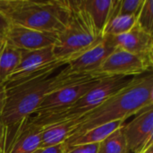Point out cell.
Wrapping results in <instances>:
<instances>
[{"mask_svg":"<svg viewBox=\"0 0 153 153\" xmlns=\"http://www.w3.org/2000/svg\"><path fill=\"white\" fill-rule=\"evenodd\" d=\"M150 106H153L152 72L135 76L126 87L99 107L81 116L80 124L68 138L101 125L126 121Z\"/></svg>","mask_w":153,"mask_h":153,"instance_id":"cell-1","label":"cell"},{"mask_svg":"<svg viewBox=\"0 0 153 153\" xmlns=\"http://www.w3.org/2000/svg\"><path fill=\"white\" fill-rule=\"evenodd\" d=\"M65 66L51 76L38 78L6 89L5 106L0 116L6 128H11L35 114L45 97L50 92L70 82L86 76L70 74L65 70Z\"/></svg>","mask_w":153,"mask_h":153,"instance_id":"cell-2","label":"cell"},{"mask_svg":"<svg viewBox=\"0 0 153 153\" xmlns=\"http://www.w3.org/2000/svg\"><path fill=\"white\" fill-rule=\"evenodd\" d=\"M71 13L69 0H0V13L11 24L60 33Z\"/></svg>","mask_w":153,"mask_h":153,"instance_id":"cell-3","label":"cell"},{"mask_svg":"<svg viewBox=\"0 0 153 153\" xmlns=\"http://www.w3.org/2000/svg\"><path fill=\"white\" fill-rule=\"evenodd\" d=\"M69 2L71 13L68 22L63 30L58 33L53 46L56 58L68 63L103 39V34L96 29L89 13L80 5L79 1Z\"/></svg>","mask_w":153,"mask_h":153,"instance_id":"cell-4","label":"cell"},{"mask_svg":"<svg viewBox=\"0 0 153 153\" xmlns=\"http://www.w3.org/2000/svg\"><path fill=\"white\" fill-rule=\"evenodd\" d=\"M67 64L65 60L56 58L53 46L36 50H22L17 68L4 83L5 89L38 78L51 76Z\"/></svg>","mask_w":153,"mask_h":153,"instance_id":"cell-5","label":"cell"},{"mask_svg":"<svg viewBox=\"0 0 153 153\" xmlns=\"http://www.w3.org/2000/svg\"><path fill=\"white\" fill-rule=\"evenodd\" d=\"M103 76L100 74H89L59 87L45 97L35 114H50L71 108Z\"/></svg>","mask_w":153,"mask_h":153,"instance_id":"cell-6","label":"cell"},{"mask_svg":"<svg viewBox=\"0 0 153 153\" xmlns=\"http://www.w3.org/2000/svg\"><path fill=\"white\" fill-rule=\"evenodd\" d=\"M135 76L105 75L74 105L65 109L69 117H80L99 107L131 83Z\"/></svg>","mask_w":153,"mask_h":153,"instance_id":"cell-7","label":"cell"},{"mask_svg":"<svg viewBox=\"0 0 153 153\" xmlns=\"http://www.w3.org/2000/svg\"><path fill=\"white\" fill-rule=\"evenodd\" d=\"M153 54H134L116 48L99 70L103 75L138 76L152 72Z\"/></svg>","mask_w":153,"mask_h":153,"instance_id":"cell-8","label":"cell"},{"mask_svg":"<svg viewBox=\"0 0 153 153\" xmlns=\"http://www.w3.org/2000/svg\"><path fill=\"white\" fill-rule=\"evenodd\" d=\"M41 127L30 117L6 128L4 153H34L40 150Z\"/></svg>","mask_w":153,"mask_h":153,"instance_id":"cell-9","label":"cell"},{"mask_svg":"<svg viewBox=\"0 0 153 153\" xmlns=\"http://www.w3.org/2000/svg\"><path fill=\"white\" fill-rule=\"evenodd\" d=\"M121 130L126 139L129 153H138L153 142V106H150L137 115L134 119L124 124Z\"/></svg>","mask_w":153,"mask_h":153,"instance_id":"cell-10","label":"cell"},{"mask_svg":"<svg viewBox=\"0 0 153 153\" xmlns=\"http://www.w3.org/2000/svg\"><path fill=\"white\" fill-rule=\"evenodd\" d=\"M57 37L56 32L39 30L10 23L5 40L21 50H36L54 46Z\"/></svg>","mask_w":153,"mask_h":153,"instance_id":"cell-11","label":"cell"},{"mask_svg":"<svg viewBox=\"0 0 153 153\" xmlns=\"http://www.w3.org/2000/svg\"><path fill=\"white\" fill-rule=\"evenodd\" d=\"M115 49L103 37L97 45L71 60L65 66V70L74 74H99L100 66Z\"/></svg>","mask_w":153,"mask_h":153,"instance_id":"cell-12","label":"cell"},{"mask_svg":"<svg viewBox=\"0 0 153 153\" xmlns=\"http://www.w3.org/2000/svg\"><path fill=\"white\" fill-rule=\"evenodd\" d=\"M103 37L114 48H122L134 54H153V35L144 31L137 23L124 34Z\"/></svg>","mask_w":153,"mask_h":153,"instance_id":"cell-13","label":"cell"},{"mask_svg":"<svg viewBox=\"0 0 153 153\" xmlns=\"http://www.w3.org/2000/svg\"><path fill=\"white\" fill-rule=\"evenodd\" d=\"M80 117L65 118L41 127L40 149L64 143L80 124Z\"/></svg>","mask_w":153,"mask_h":153,"instance_id":"cell-14","label":"cell"},{"mask_svg":"<svg viewBox=\"0 0 153 153\" xmlns=\"http://www.w3.org/2000/svg\"><path fill=\"white\" fill-rule=\"evenodd\" d=\"M126 121H116L105 125H101L91 128L77 136L68 138L65 143V148H68L74 145L79 144H86V143H100L104 139H106L109 134H111L116 130L119 129Z\"/></svg>","mask_w":153,"mask_h":153,"instance_id":"cell-15","label":"cell"},{"mask_svg":"<svg viewBox=\"0 0 153 153\" xmlns=\"http://www.w3.org/2000/svg\"><path fill=\"white\" fill-rule=\"evenodd\" d=\"M80 5L89 13L96 29L103 34L113 4V0H78Z\"/></svg>","mask_w":153,"mask_h":153,"instance_id":"cell-16","label":"cell"},{"mask_svg":"<svg viewBox=\"0 0 153 153\" xmlns=\"http://www.w3.org/2000/svg\"><path fill=\"white\" fill-rule=\"evenodd\" d=\"M22 50L5 41L0 50V83H5L17 68Z\"/></svg>","mask_w":153,"mask_h":153,"instance_id":"cell-17","label":"cell"},{"mask_svg":"<svg viewBox=\"0 0 153 153\" xmlns=\"http://www.w3.org/2000/svg\"><path fill=\"white\" fill-rule=\"evenodd\" d=\"M137 18L132 15H117L108 22L103 30V36H118L128 32L136 24Z\"/></svg>","mask_w":153,"mask_h":153,"instance_id":"cell-18","label":"cell"},{"mask_svg":"<svg viewBox=\"0 0 153 153\" xmlns=\"http://www.w3.org/2000/svg\"><path fill=\"white\" fill-rule=\"evenodd\" d=\"M98 153H129L121 127L100 143Z\"/></svg>","mask_w":153,"mask_h":153,"instance_id":"cell-19","label":"cell"},{"mask_svg":"<svg viewBox=\"0 0 153 153\" xmlns=\"http://www.w3.org/2000/svg\"><path fill=\"white\" fill-rule=\"evenodd\" d=\"M143 2L144 0H113L109 19L117 15H132L137 18Z\"/></svg>","mask_w":153,"mask_h":153,"instance_id":"cell-20","label":"cell"},{"mask_svg":"<svg viewBox=\"0 0 153 153\" xmlns=\"http://www.w3.org/2000/svg\"><path fill=\"white\" fill-rule=\"evenodd\" d=\"M136 23L144 31L153 35V0H144Z\"/></svg>","mask_w":153,"mask_h":153,"instance_id":"cell-21","label":"cell"},{"mask_svg":"<svg viewBox=\"0 0 153 153\" xmlns=\"http://www.w3.org/2000/svg\"><path fill=\"white\" fill-rule=\"evenodd\" d=\"M100 143L79 144L65 148V153H98Z\"/></svg>","mask_w":153,"mask_h":153,"instance_id":"cell-22","label":"cell"},{"mask_svg":"<svg viewBox=\"0 0 153 153\" xmlns=\"http://www.w3.org/2000/svg\"><path fill=\"white\" fill-rule=\"evenodd\" d=\"M9 25H10V22L6 20L5 17H4L0 13V50L6 41L5 38H6V33H7Z\"/></svg>","mask_w":153,"mask_h":153,"instance_id":"cell-23","label":"cell"},{"mask_svg":"<svg viewBox=\"0 0 153 153\" xmlns=\"http://www.w3.org/2000/svg\"><path fill=\"white\" fill-rule=\"evenodd\" d=\"M38 153H65V148L64 143H61L58 145L40 149Z\"/></svg>","mask_w":153,"mask_h":153,"instance_id":"cell-24","label":"cell"},{"mask_svg":"<svg viewBox=\"0 0 153 153\" xmlns=\"http://www.w3.org/2000/svg\"><path fill=\"white\" fill-rule=\"evenodd\" d=\"M5 140H6V126L3 124L0 119V150L4 153L5 148Z\"/></svg>","mask_w":153,"mask_h":153,"instance_id":"cell-25","label":"cell"},{"mask_svg":"<svg viewBox=\"0 0 153 153\" xmlns=\"http://www.w3.org/2000/svg\"><path fill=\"white\" fill-rule=\"evenodd\" d=\"M6 101V89L4 83H0V116L4 108Z\"/></svg>","mask_w":153,"mask_h":153,"instance_id":"cell-26","label":"cell"},{"mask_svg":"<svg viewBox=\"0 0 153 153\" xmlns=\"http://www.w3.org/2000/svg\"><path fill=\"white\" fill-rule=\"evenodd\" d=\"M138 153H153V142L149 143L147 146H145L142 151H140Z\"/></svg>","mask_w":153,"mask_h":153,"instance_id":"cell-27","label":"cell"},{"mask_svg":"<svg viewBox=\"0 0 153 153\" xmlns=\"http://www.w3.org/2000/svg\"><path fill=\"white\" fill-rule=\"evenodd\" d=\"M0 153H4V152H3L2 150H0Z\"/></svg>","mask_w":153,"mask_h":153,"instance_id":"cell-28","label":"cell"},{"mask_svg":"<svg viewBox=\"0 0 153 153\" xmlns=\"http://www.w3.org/2000/svg\"><path fill=\"white\" fill-rule=\"evenodd\" d=\"M39 151H37V152H34V153H38V152H39Z\"/></svg>","mask_w":153,"mask_h":153,"instance_id":"cell-29","label":"cell"}]
</instances>
